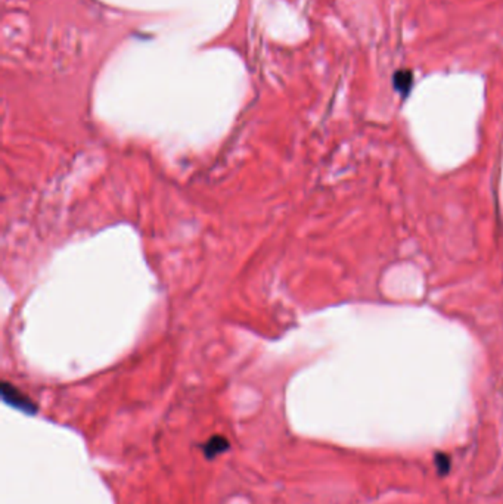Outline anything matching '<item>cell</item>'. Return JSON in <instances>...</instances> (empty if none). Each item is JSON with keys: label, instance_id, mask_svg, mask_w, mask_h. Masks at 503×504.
<instances>
[{"label": "cell", "instance_id": "obj_1", "mask_svg": "<svg viewBox=\"0 0 503 504\" xmlns=\"http://www.w3.org/2000/svg\"><path fill=\"white\" fill-rule=\"evenodd\" d=\"M2 395L3 400L15 408H19L21 412L24 413H34L36 412V404L30 400L27 395H24L21 391H18L15 386H12L8 382L2 384Z\"/></svg>", "mask_w": 503, "mask_h": 504}, {"label": "cell", "instance_id": "obj_2", "mask_svg": "<svg viewBox=\"0 0 503 504\" xmlns=\"http://www.w3.org/2000/svg\"><path fill=\"white\" fill-rule=\"evenodd\" d=\"M217 443V437H214V438H212V439H209V443H208V456L209 457H212V456H216L217 453H218V451H223L225 448H226V441L223 439V438H220V441H218V444H216Z\"/></svg>", "mask_w": 503, "mask_h": 504}]
</instances>
